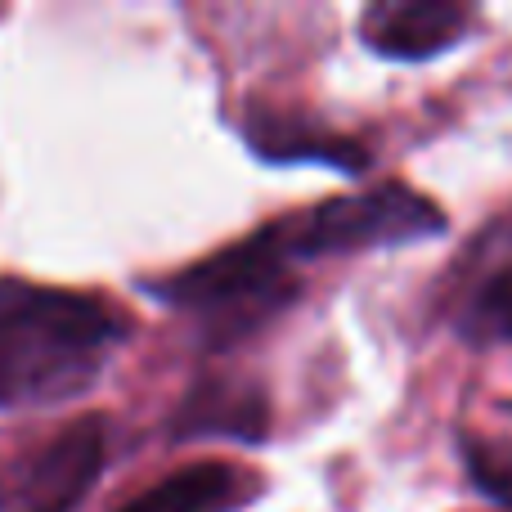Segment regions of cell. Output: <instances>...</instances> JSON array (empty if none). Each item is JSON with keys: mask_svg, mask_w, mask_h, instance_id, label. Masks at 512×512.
Listing matches in <instances>:
<instances>
[{"mask_svg": "<svg viewBox=\"0 0 512 512\" xmlns=\"http://www.w3.org/2000/svg\"><path fill=\"white\" fill-rule=\"evenodd\" d=\"M126 324L81 292L0 279V409L45 405L90 387Z\"/></svg>", "mask_w": 512, "mask_h": 512, "instance_id": "1", "label": "cell"}, {"mask_svg": "<svg viewBox=\"0 0 512 512\" xmlns=\"http://www.w3.org/2000/svg\"><path fill=\"white\" fill-rule=\"evenodd\" d=\"M153 292L167 297L171 306H185L198 319H207L221 342L225 337H243L297 297L288 234H283V225H270V230L252 234V239L234 243V248L171 274Z\"/></svg>", "mask_w": 512, "mask_h": 512, "instance_id": "2", "label": "cell"}, {"mask_svg": "<svg viewBox=\"0 0 512 512\" xmlns=\"http://www.w3.org/2000/svg\"><path fill=\"white\" fill-rule=\"evenodd\" d=\"M283 234H288L292 256L400 248V243H423L445 234V212L409 185H378L328 198L301 221H288Z\"/></svg>", "mask_w": 512, "mask_h": 512, "instance_id": "3", "label": "cell"}, {"mask_svg": "<svg viewBox=\"0 0 512 512\" xmlns=\"http://www.w3.org/2000/svg\"><path fill=\"white\" fill-rule=\"evenodd\" d=\"M104 468V423L77 418L14 468L5 512H77Z\"/></svg>", "mask_w": 512, "mask_h": 512, "instance_id": "4", "label": "cell"}, {"mask_svg": "<svg viewBox=\"0 0 512 512\" xmlns=\"http://www.w3.org/2000/svg\"><path fill=\"white\" fill-rule=\"evenodd\" d=\"M450 319L468 346H512V216L463 256Z\"/></svg>", "mask_w": 512, "mask_h": 512, "instance_id": "5", "label": "cell"}, {"mask_svg": "<svg viewBox=\"0 0 512 512\" xmlns=\"http://www.w3.org/2000/svg\"><path fill=\"white\" fill-rule=\"evenodd\" d=\"M472 14L454 0H378L364 9L360 36L391 63H427L468 36Z\"/></svg>", "mask_w": 512, "mask_h": 512, "instance_id": "6", "label": "cell"}, {"mask_svg": "<svg viewBox=\"0 0 512 512\" xmlns=\"http://www.w3.org/2000/svg\"><path fill=\"white\" fill-rule=\"evenodd\" d=\"M252 490V477H243L234 463H194L117 512H234Z\"/></svg>", "mask_w": 512, "mask_h": 512, "instance_id": "7", "label": "cell"}, {"mask_svg": "<svg viewBox=\"0 0 512 512\" xmlns=\"http://www.w3.org/2000/svg\"><path fill=\"white\" fill-rule=\"evenodd\" d=\"M185 436H261L265 432V400L248 382H207L189 396L180 414Z\"/></svg>", "mask_w": 512, "mask_h": 512, "instance_id": "8", "label": "cell"}, {"mask_svg": "<svg viewBox=\"0 0 512 512\" xmlns=\"http://www.w3.org/2000/svg\"><path fill=\"white\" fill-rule=\"evenodd\" d=\"M248 140L256 153L274 162H328V167H342V171H360L364 149H355L351 140L342 135H328L315 131V126H301V122H283V117H261V122L248 126Z\"/></svg>", "mask_w": 512, "mask_h": 512, "instance_id": "9", "label": "cell"}, {"mask_svg": "<svg viewBox=\"0 0 512 512\" xmlns=\"http://www.w3.org/2000/svg\"><path fill=\"white\" fill-rule=\"evenodd\" d=\"M463 463H468V477H472V486H477L481 495L495 499L499 508H512V459L495 454L490 445L468 441L463 445Z\"/></svg>", "mask_w": 512, "mask_h": 512, "instance_id": "10", "label": "cell"}]
</instances>
